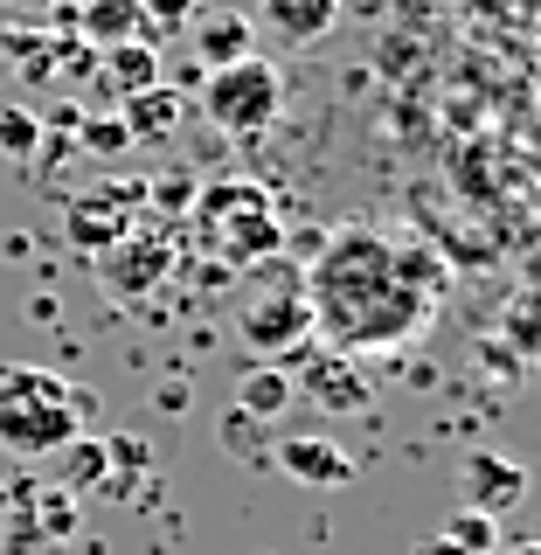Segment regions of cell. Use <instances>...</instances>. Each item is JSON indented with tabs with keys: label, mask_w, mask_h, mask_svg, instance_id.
I'll use <instances>...</instances> for the list:
<instances>
[{
	"label": "cell",
	"mask_w": 541,
	"mask_h": 555,
	"mask_svg": "<svg viewBox=\"0 0 541 555\" xmlns=\"http://www.w3.org/2000/svg\"><path fill=\"white\" fill-rule=\"evenodd\" d=\"M98 91L112 98V104H126V98H139V91H153L160 83V49L153 42H118V49H98Z\"/></svg>",
	"instance_id": "12"
},
{
	"label": "cell",
	"mask_w": 541,
	"mask_h": 555,
	"mask_svg": "<svg viewBox=\"0 0 541 555\" xmlns=\"http://www.w3.org/2000/svg\"><path fill=\"white\" fill-rule=\"evenodd\" d=\"M0 555H69V542H56V534H42L35 520L8 514L0 520Z\"/></svg>",
	"instance_id": "21"
},
{
	"label": "cell",
	"mask_w": 541,
	"mask_h": 555,
	"mask_svg": "<svg viewBox=\"0 0 541 555\" xmlns=\"http://www.w3.org/2000/svg\"><path fill=\"white\" fill-rule=\"evenodd\" d=\"M188 222H195L202 257H208V264H222V271H250V264H265V257L285 250L278 202L257 181H208V188H195Z\"/></svg>",
	"instance_id": "3"
},
{
	"label": "cell",
	"mask_w": 541,
	"mask_h": 555,
	"mask_svg": "<svg viewBox=\"0 0 541 555\" xmlns=\"http://www.w3.org/2000/svg\"><path fill=\"white\" fill-rule=\"evenodd\" d=\"M14 514L22 520H35V528L42 534H56V542H69V534H77V493H63V486H42V493H22L14 500Z\"/></svg>",
	"instance_id": "18"
},
{
	"label": "cell",
	"mask_w": 541,
	"mask_h": 555,
	"mask_svg": "<svg viewBox=\"0 0 541 555\" xmlns=\"http://www.w3.org/2000/svg\"><path fill=\"white\" fill-rule=\"evenodd\" d=\"M236 410L278 424V416L292 410V369H285V361H250V369L236 375Z\"/></svg>",
	"instance_id": "15"
},
{
	"label": "cell",
	"mask_w": 541,
	"mask_h": 555,
	"mask_svg": "<svg viewBox=\"0 0 541 555\" xmlns=\"http://www.w3.org/2000/svg\"><path fill=\"white\" fill-rule=\"evenodd\" d=\"M139 14H146V35H160V28H188L202 14V0H139Z\"/></svg>",
	"instance_id": "22"
},
{
	"label": "cell",
	"mask_w": 541,
	"mask_h": 555,
	"mask_svg": "<svg viewBox=\"0 0 541 555\" xmlns=\"http://www.w3.org/2000/svg\"><path fill=\"white\" fill-rule=\"evenodd\" d=\"M35 146H42V118L28 104H0V153L8 160H35Z\"/></svg>",
	"instance_id": "20"
},
{
	"label": "cell",
	"mask_w": 541,
	"mask_h": 555,
	"mask_svg": "<svg viewBox=\"0 0 541 555\" xmlns=\"http://www.w3.org/2000/svg\"><path fill=\"white\" fill-rule=\"evenodd\" d=\"M202 112L216 132L230 139H257L285 112V77H278L271 56H243V63H222L202 77Z\"/></svg>",
	"instance_id": "5"
},
{
	"label": "cell",
	"mask_w": 541,
	"mask_h": 555,
	"mask_svg": "<svg viewBox=\"0 0 541 555\" xmlns=\"http://www.w3.org/2000/svg\"><path fill=\"white\" fill-rule=\"evenodd\" d=\"M8 8H14V14H35V8H49V0H8Z\"/></svg>",
	"instance_id": "26"
},
{
	"label": "cell",
	"mask_w": 541,
	"mask_h": 555,
	"mask_svg": "<svg viewBox=\"0 0 541 555\" xmlns=\"http://www.w3.org/2000/svg\"><path fill=\"white\" fill-rule=\"evenodd\" d=\"M493 555H541V548H534V542H500Z\"/></svg>",
	"instance_id": "25"
},
{
	"label": "cell",
	"mask_w": 541,
	"mask_h": 555,
	"mask_svg": "<svg viewBox=\"0 0 541 555\" xmlns=\"http://www.w3.org/2000/svg\"><path fill=\"white\" fill-rule=\"evenodd\" d=\"M271 465L299 486H347L355 479V459L326 438V430H292V438H271Z\"/></svg>",
	"instance_id": "10"
},
{
	"label": "cell",
	"mask_w": 541,
	"mask_h": 555,
	"mask_svg": "<svg viewBox=\"0 0 541 555\" xmlns=\"http://www.w3.org/2000/svg\"><path fill=\"white\" fill-rule=\"evenodd\" d=\"M83 146H98V153H118V146H132L126 139V126H118V118H83Z\"/></svg>",
	"instance_id": "23"
},
{
	"label": "cell",
	"mask_w": 541,
	"mask_h": 555,
	"mask_svg": "<svg viewBox=\"0 0 541 555\" xmlns=\"http://www.w3.org/2000/svg\"><path fill=\"white\" fill-rule=\"evenodd\" d=\"M173 236L167 230H126L112 243V250H98V271H104V285L118 292V299H139V292H153V285H167V271H173Z\"/></svg>",
	"instance_id": "9"
},
{
	"label": "cell",
	"mask_w": 541,
	"mask_h": 555,
	"mask_svg": "<svg viewBox=\"0 0 541 555\" xmlns=\"http://www.w3.org/2000/svg\"><path fill=\"white\" fill-rule=\"evenodd\" d=\"M410 555H459V548H451V542H445V534H424V542H416Z\"/></svg>",
	"instance_id": "24"
},
{
	"label": "cell",
	"mask_w": 541,
	"mask_h": 555,
	"mask_svg": "<svg viewBox=\"0 0 541 555\" xmlns=\"http://www.w3.org/2000/svg\"><path fill=\"white\" fill-rule=\"evenodd\" d=\"M118 126H126V139H173V126H181V98H173L167 83H153V91L118 104Z\"/></svg>",
	"instance_id": "16"
},
{
	"label": "cell",
	"mask_w": 541,
	"mask_h": 555,
	"mask_svg": "<svg viewBox=\"0 0 541 555\" xmlns=\"http://www.w3.org/2000/svg\"><path fill=\"white\" fill-rule=\"evenodd\" d=\"M257 22H265L285 49H306L340 22V0H257Z\"/></svg>",
	"instance_id": "13"
},
{
	"label": "cell",
	"mask_w": 541,
	"mask_h": 555,
	"mask_svg": "<svg viewBox=\"0 0 541 555\" xmlns=\"http://www.w3.org/2000/svg\"><path fill=\"white\" fill-rule=\"evenodd\" d=\"M188 35H195L202 69H222V63L257 56V22H250V14H230V8H202L195 22H188Z\"/></svg>",
	"instance_id": "11"
},
{
	"label": "cell",
	"mask_w": 541,
	"mask_h": 555,
	"mask_svg": "<svg viewBox=\"0 0 541 555\" xmlns=\"http://www.w3.org/2000/svg\"><path fill=\"white\" fill-rule=\"evenodd\" d=\"M98 416V396L77 382L35 369V361H0V451L14 459H56L77 444Z\"/></svg>",
	"instance_id": "2"
},
{
	"label": "cell",
	"mask_w": 541,
	"mask_h": 555,
	"mask_svg": "<svg viewBox=\"0 0 541 555\" xmlns=\"http://www.w3.org/2000/svg\"><path fill=\"white\" fill-rule=\"evenodd\" d=\"M520 500H528V465L507 459L500 444H473L459 459V507L500 520V514H514Z\"/></svg>",
	"instance_id": "8"
},
{
	"label": "cell",
	"mask_w": 541,
	"mask_h": 555,
	"mask_svg": "<svg viewBox=\"0 0 541 555\" xmlns=\"http://www.w3.org/2000/svg\"><path fill=\"white\" fill-rule=\"evenodd\" d=\"M292 396L320 403V416H369L375 410V382L361 369V354L347 347H320V354H299V375H292Z\"/></svg>",
	"instance_id": "6"
},
{
	"label": "cell",
	"mask_w": 541,
	"mask_h": 555,
	"mask_svg": "<svg viewBox=\"0 0 541 555\" xmlns=\"http://www.w3.org/2000/svg\"><path fill=\"white\" fill-rule=\"evenodd\" d=\"M77 35L91 49L146 42V14H139V0H77Z\"/></svg>",
	"instance_id": "14"
},
{
	"label": "cell",
	"mask_w": 541,
	"mask_h": 555,
	"mask_svg": "<svg viewBox=\"0 0 541 555\" xmlns=\"http://www.w3.org/2000/svg\"><path fill=\"white\" fill-rule=\"evenodd\" d=\"M445 257L416 236H382L375 222H340L326 250L306 271L312 334H334V347H410L438 320L445 299Z\"/></svg>",
	"instance_id": "1"
},
{
	"label": "cell",
	"mask_w": 541,
	"mask_h": 555,
	"mask_svg": "<svg viewBox=\"0 0 541 555\" xmlns=\"http://www.w3.org/2000/svg\"><path fill=\"white\" fill-rule=\"evenodd\" d=\"M216 438H222V451H230V459L236 465H250V473H265V465H271V424H265V416H250V410H222L216 416Z\"/></svg>",
	"instance_id": "17"
},
{
	"label": "cell",
	"mask_w": 541,
	"mask_h": 555,
	"mask_svg": "<svg viewBox=\"0 0 541 555\" xmlns=\"http://www.w3.org/2000/svg\"><path fill=\"white\" fill-rule=\"evenodd\" d=\"M49 8H56V0H49ZM63 8H77V0H63Z\"/></svg>",
	"instance_id": "27"
},
{
	"label": "cell",
	"mask_w": 541,
	"mask_h": 555,
	"mask_svg": "<svg viewBox=\"0 0 541 555\" xmlns=\"http://www.w3.org/2000/svg\"><path fill=\"white\" fill-rule=\"evenodd\" d=\"M236 340L257 361H299L312 340V299H306V271L285 264V250L250 264V285L236 299Z\"/></svg>",
	"instance_id": "4"
},
{
	"label": "cell",
	"mask_w": 541,
	"mask_h": 555,
	"mask_svg": "<svg viewBox=\"0 0 541 555\" xmlns=\"http://www.w3.org/2000/svg\"><path fill=\"white\" fill-rule=\"evenodd\" d=\"M139 222H146V188L139 181H104V188L69 202V243H77V250H112Z\"/></svg>",
	"instance_id": "7"
},
{
	"label": "cell",
	"mask_w": 541,
	"mask_h": 555,
	"mask_svg": "<svg viewBox=\"0 0 541 555\" xmlns=\"http://www.w3.org/2000/svg\"><path fill=\"white\" fill-rule=\"evenodd\" d=\"M438 534H445L459 555H493V548H500V520H486V514H473V507H451Z\"/></svg>",
	"instance_id": "19"
}]
</instances>
